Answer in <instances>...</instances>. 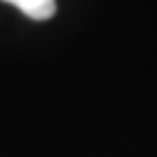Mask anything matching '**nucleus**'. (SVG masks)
<instances>
[{"label":"nucleus","mask_w":157,"mask_h":157,"mask_svg":"<svg viewBox=\"0 0 157 157\" xmlns=\"http://www.w3.org/2000/svg\"><path fill=\"white\" fill-rule=\"evenodd\" d=\"M7 2L15 5L22 13H26L33 20H48L55 15L57 9L55 0H7Z\"/></svg>","instance_id":"obj_1"}]
</instances>
